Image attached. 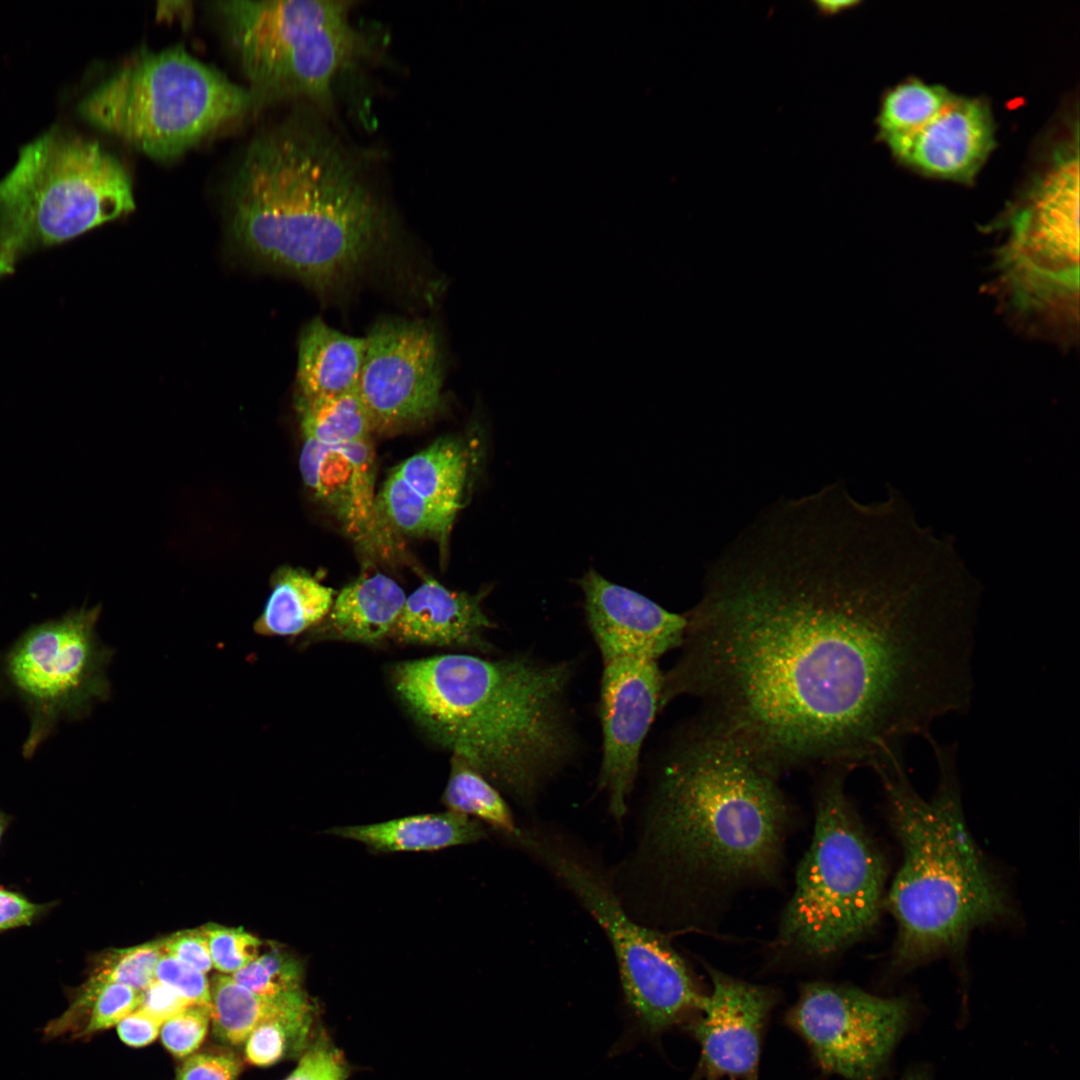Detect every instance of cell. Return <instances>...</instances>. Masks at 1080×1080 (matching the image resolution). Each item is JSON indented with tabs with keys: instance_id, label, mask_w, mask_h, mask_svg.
<instances>
[{
	"instance_id": "83f0119b",
	"label": "cell",
	"mask_w": 1080,
	"mask_h": 1080,
	"mask_svg": "<svg viewBox=\"0 0 1080 1080\" xmlns=\"http://www.w3.org/2000/svg\"><path fill=\"white\" fill-rule=\"evenodd\" d=\"M318 1007L310 997L259 1024L245 1042V1058L255 1066H270L300 1057L311 1044Z\"/></svg>"
},
{
	"instance_id": "4316f807",
	"label": "cell",
	"mask_w": 1080,
	"mask_h": 1080,
	"mask_svg": "<svg viewBox=\"0 0 1080 1080\" xmlns=\"http://www.w3.org/2000/svg\"><path fill=\"white\" fill-rule=\"evenodd\" d=\"M395 470L421 496L457 513L468 475V458L454 438H439Z\"/></svg>"
},
{
	"instance_id": "ee69618b",
	"label": "cell",
	"mask_w": 1080,
	"mask_h": 1080,
	"mask_svg": "<svg viewBox=\"0 0 1080 1080\" xmlns=\"http://www.w3.org/2000/svg\"><path fill=\"white\" fill-rule=\"evenodd\" d=\"M859 3L860 1L854 0H817L812 2L818 14L823 17L837 15L847 9L857 6Z\"/></svg>"
},
{
	"instance_id": "f546056e",
	"label": "cell",
	"mask_w": 1080,
	"mask_h": 1080,
	"mask_svg": "<svg viewBox=\"0 0 1080 1080\" xmlns=\"http://www.w3.org/2000/svg\"><path fill=\"white\" fill-rule=\"evenodd\" d=\"M305 439L323 444L368 440L373 424L357 390L334 396L296 397Z\"/></svg>"
},
{
	"instance_id": "7c38bea8",
	"label": "cell",
	"mask_w": 1080,
	"mask_h": 1080,
	"mask_svg": "<svg viewBox=\"0 0 1080 1080\" xmlns=\"http://www.w3.org/2000/svg\"><path fill=\"white\" fill-rule=\"evenodd\" d=\"M100 612L99 606L82 607L31 626L0 657L2 684L30 718L25 758L61 719H79L110 696L106 667L113 651L97 635Z\"/></svg>"
},
{
	"instance_id": "4fadbf2b",
	"label": "cell",
	"mask_w": 1080,
	"mask_h": 1080,
	"mask_svg": "<svg viewBox=\"0 0 1080 1080\" xmlns=\"http://www.w3.org/2000/svg\"><path fill=\"white\" fill-rule=\"evenodd\" d=\"M913 1012L905 996L881 997L815 981L801 986L786 1022L824 1072L848 1080H882Z\"/></svg>"
},
{
	"instance_id": "484cf974",
	"label": "cell",
	"mask_w": 1080,
	"mask_h": 1080,
	"mask_svg": "<svg viewBox=\"0 0 1080 1080\" xmlns=\"http://www.w3.org/2000/svg\"><path fill=\"white\" fill-rule=\"evenodd\" d=\"M214 1035L221 1042L240 1045L262 1022L304 1000V989L264 996L256 994L225 974L214 975L210 982Z\"/></svg>"
},
{
	"instance_id": "8d00e7d4",
	"label": "cell",
	"mask_w": 1080,
	"mask_h": 1080,
	"mask_svg": "<svg viewBox=\"0 0 1080 1080\" xmlns=\"http://www.w3.org/2000/svg\"><path fill=\"white\" fill-rule=\"evenodd\" d=\"M211 1013L205 1007L191 1005L165 1021L160 1029L165 1048L178 1058L194 1053L205 1039Z\"/></svg>"
},
{
	"instance_id": "6da1fadb",
	"label": "cell",
	"mask_w": 1080,
	"mask_h": 1080,
	"mask_svg": "<svg viewBox=\"0 0 1080 1080\" xmlns=\"http://www.w3.org/2000/svg\"><path fill=\"white\" fill-rule=\"evenodd\" d=\"M889 528L842 491L780 499L706 570L661 710L779 776L902 756L973 698L978 609L938 568H896Z\"/></svg>"
},
{
	"instance_id": "ffe728a7",
	"label": "cell",
	"mask_w": 1080,
	"mask_h": 1080,
	"mask_svg": "<svg viewBox=\"0 0 1080 1080\" xmlns=\"http://www.w3.org/2000/svg\"><path fill=\"white\" fill-rule=\"evenodd\" d=\"M482 599L483 593L452 591L426 578L406 597L390 634L405 643L483 649V634L494 624L482 609Z\"/></svg>"
},
{
	"instance_id": "8fae6325",
	"label": "cell",
	"mask_w": 1080,
	"mask_h": 1080,
	"mask_svg": "<svg viewBox=\"0 0 1080 1080\" xmlns=\"http://www.w3.org/2000/svg\"><path fill=\"white\" fill-rule=\"evenodd\" d=\"M217 7L255 103L301 97L329 108L336 81L367 48L351 21L350 1H224Z\"/></svg>"
},
{
	"instance_id": "4dcf8cb0",
	"label": "cell",
	"mask_w": 1080,
	"mask_h": 1080,
	"mask_svg": "<svg viewBox=\"0 0 1080 1080\" xmlns=\"http://www.w3.org/2000/svg\"><path fill=\"white\" fill-rule=\"evenodd\" d=\"M954 93L938 84L911 78L888 89L876 117L877 138L887 146L913 134L931 120Z\"/></svg>"
},
{
	"instance_id": "277c9868",
	"label": "cell",
	"mask_w": 1080,
	"mask_h": 1080,
	"mask_svg": "<svg viewBox=\"0 0 1080 1080\" xmlns=\"http://www.w3.org/2000/svg\"><path fill=\"white\" fill-rule=\"evenodd\" d=\"M569 661L446 654L403 661L392 683L411 716L523 806L573 760Z\"/></svg>"
},
{
	"instance_id": "9a60e30c",
	"label": "cell",
	"mask_w": 1080,
	"mask_h": 1080,
	"mask_svg": "<svg viewBox=\"0 0 1080 1080\" xmlns=\"http://www.w3.org/2000/svg\"><path fill=\"white\" fill-rule=\"evenodd\" d=\"M604 663L599 713L603 755L598 784L608 810L621 820L628 810L647 733L660 711L663 672L658 660L618 658Z\"/></svg>"
},
{
	"instance_id": "52a82bcc",
	"label": "cell",
	"mask_w": 1080,
	"mask_h": 1080,
	"mask_svg": "<svg viewBox=\"0 0 1080 1080\" xmlns=\"http://www.w3.org/2000/svg\"><path fill=\"white\" fill-rule=\"evenodd\" d=\"M130 177L98 142L52 128L0 179V280L27 255L134 209Z\"/></svg>"
},
{
	"instance_id": "d6986e66",
	"label": "cell",
	"mask_w": 1080,
	"mask_h": 1080,
	"mask_svg": "<svg viewBox=\"0 0 1080 1080\" xmlns=\"http://www.w3.org/2000/svg\"><path fill=\"white\" fill-rule=\"evenodd\" d=\"M368 440L323 444L305 439L299 460L306 486L358 537L366 536L380 520L373 495L374 453Z\"/></svg>"
},
{
	"instance_id": "5b68a950",
	"label": "cell",
	"mask_w": 1080,
	"mask_h": 1080,
	"mask_svg": "<svg viewBox=\"0 0 1080 1080\" xmlns=\"http://www.w3.org/2000/svg\"><path fill=\"white\" fill-rule=\"evenodd\" d=\"M939 782L930 800L910 783L903 757L874 768L903 851L887 904L898 925L894 962L911 966L963 944L1009 912L1007 896L964 822L956 749L929 740Z\"/></svg>"
},
{
	"instance_id": "f6af8a7d",
	"label": "cell",
	"mask_w": 1080,
	"mask_h": 1080,
	"mask_svg": "<svg viewBox=\"0 0 1080 1080\" xmlns=\"http://www.w3.org/2000/svg\"><path fill=\"white\" fill-rule=\"evenodd\" d=\"M901 1080H931L927 1071L914 1069L906 1073Z\"/></svg>"
},
{
	"instance_id": "ba28073f",
	"label": "cell",
	"mask_w": 1080,
	"mask_h": 1080,
	"mask_svg": "<svg viewBox=\"0 0 1080 1080\" xmlns=\"http://www.w3.org/2000/svg\"><path fill=\"white\" fill-rule=\"evenodd\" d=\"M255 104L182 46L145 51L94 88L81 115L146 155L174 158Z\"/></svg>"
},
{
	"instance_id": "f1b7e54d",
	"label": "cell",
	"mask_w": 1080,
	"mask_h": 1080,
	"mask_svg": "<svg viewBox=\"0 0 1080 1080\" xmlns=\"http://www.w3.org/2000/svg\"><path fill=\"white\" fill-rule=\"evenodd\" d=\"M442 801L448 810L485 822L511 842L520 832L510 806L497 787L455 755Z\"/></svg>"
},
{
	"instance_id": "60d3db41",
	"label": "cell",
	"mask_w": 1080,
	"mask_h": 1080,
	"mask_svg": "<svg viewBox=\"0 0 1080 1080\" xmlns=\"http://www.w3.org/2000/svg\"><path fill=\"white\" fill-rule=\"evenodd\" d=\"M193 1005L169 986L154 980L141 991L138 1009L163 1023Z\"/></svg>"
},
{
	"instance_id": "3957f363",
	"label": "cell",
	"mask_w": 1080,
	"mask_h": 1080,
	"mask_svg": "<svg viewBox=\"0 0 1080 1080\" xmlns=\"http://www.w3.org/2000/svg\"><path fill=\"white\" fill-rule=\"evenodd\" d=\"M230 206L241 248L321 295L353 281L392 224L360 160L321 121L256 138L232 180Z\"/></svg>"
},
{
	"instance_id": "2e32d148",
	"label": "cell",
	"mask_w": 1080,
	"mask_h": 1080,
	"mask_svg": "<svg viewBox=\"0 0 1080 1080\" xmlns=\"http://www.w3.org/2000/svg\"><path fill=\"white\" fill-rule=\"evenodd\" d=\"M707 970L711 992L689 1023L701 1048L698 1072L706 1080L724 1076L758 1080L763 1033L777 992L711 967Z\"/></svg>"
},
{
	"instance_id": "d6a6232c",
	"label": "cell",
	"mask_w": 1080,
	"mask_h": 1080,
	"mask_svg": "<svg viewBox=\"0 0 1080 1080\" xmlns=\"http://www.w3.org/2000/svg\"><path fill=\"white\" fill-rule=\"evenodd\" d=\"M163 954L161 939L129 948L111 949L97 956L89 977L143 991L155 980L156 966Z\"/></svg>"
},
{
	"instance_id": "1f68e13d",
	"label": "cell",
	"mask_w": 1080,
	"mask_h": 1080,
	"mask_svg": "<svg viewBox=\"0 0 1080 1080\" xmlns=\"http://www.w3.org/2000/svg\"><path fill=\"white\" fill-rule=\"evenodd\" d=\"M376 509L394 528L412 535H429L443 545L456 512L437 505L418 494L394 469L378 498Z\"/></svg>"
},
{
	"instance_id": "ab89813d",
	"label": "cell",
	"mask_w": 1080,
	"mask_h": 1080,
	"mask_svg": "<svg viewBox=\"0 0 1080 1080\" xmlns=\"http://www.w3.org/2000/svg\"><path fill=\"white\" fill-rule=\"evenodd\" d=\"M161 940L165 954L204 974L213 968L208 943L201 927L181 930Z\"/></svg>"
},
{
	"instance_id": "e575fe53",
	"label": "cell",
	"mask_w": 1080,
	"mask_h": 1080,
	"mask_svg": "<svg viewBox=\"0 0 1080 1080\" xmlns=\"http://www.w3.org/2000/svg\"><path fill=\"white\" fill-rule=\"evenodd\" d=\"M201 929L213 967L225 975L234 974L260 955L262 941L241 927L207 923Z\"/></svg>"
},
{
	"instance_id": "f35d334b",
	"label": "cell",
	"mask_w": 1080,
	"mask_h": 1080,
	"mask_svg": "<svg viewBox=\"0 0 1080 1080\" xmlns=\"http://www.w3.org/2000/svg\"><path fill=\"white\" fill-rule=\"evenodd\" d=\"M240 1071L241 1063L231 1052H202L182 1063L176 1080H237Z\"/></svg>"
},
{
	"instance_id": "d590c367",
	"label": "cell",
	"mask_w": 1080,
	"mask_h": 1080,
	"mask_svg": "<svg viewBox=\"0 0 1080 1080\" xmlns=\"http://www.w3.org/2000/svg\"><path fill=\"white\" fill-rule=\"evenodd\" d=\"M350 1067L343 1053L324 1031L299 1057L296 1068L284 1080H347Z\"/></svg>"
},
{
	"instance_id": "7a4b0ae2",
	"label": "cell",
	"mask_w": 1080,
	"mask_h": 1080,
	"mask_svg": "<svg viewBox=\"0 0 1080 1080\" xmlns=\"http://www.w3.org/2000/svg\"><path fill=\"white\" fill-rule=\"evenodd\" d=\"M778 776L693 721L665 754L634 848L610 874L626 909L667 933L697 930L775 880L791 809Z\"/></svg>"
},
{
	"instance_id": "e0dca14e",
	"label": "cell",
	"mask_w": 1080,
	"mask_h": 1080,
	"mask_svg": "<svg viewBox=\"0 0 1080 1080\" xmlns=\"http://www.w3.org/2000/svg\"><path fill=\"white\" fill-rule=\"evenodd\" d=\"M578 582L584 593L587 623L603 662L618 658L658 660L680 647L685 615L608 581L594 569Z\"/></svg>"
},
{
	"instance_id": "d4e9b609",
	"label": "cell",
	"mask_w": 1080,
	"mask_h": 1080,
	"mask_svg": "<svg viewBox=\"0 0 1080 1080\" xmlns=\"http://www.w3.org/2000/svg\"><path fill=\"white\" fill-rule=\"evenodd\" d=\"M140 1003L141 991L89 977L80 987L69 992L68 1008L44 1026V1038L89 1039L117 1025L138 1009Z\"/></svg>"
},
{
	"instance_id": "ac0fdd59",
	"label": "cell",
	"mask_w": 1080,
	"mask_h": 1080,
	"mask_svg": "<svg viewBox=\"0 0 1080 1080\" xmlns=\"http://www.w3.org/2000/svg\"><path fill=\"white\" fill-rule=\"evenodd\" d=\"M995 146V125L984 99L954 94L913 134L888 146L904 164L929 176L968 183Z\"/></svg>"
},
{
	"instance_id": "7402d4cb",
	"label": "cell",
	"mask_w": 1080,
	"mask_h": 1080,
	"mask_svg": "<svg viewBox=\"0 0 1080 1080\" xmlns=\"http://www.w3.org/2000/svg\"><path fill=\"white\" fill-rule=\"evenodd\" d=\"M328 833L361 842L377 852L435 851L487 837L478 820L450 810L376 824L334 827Z\"/></svg>"
},
{
	"instance_id": "836d02e7",
	"label": "cell",
	"mask_w": 1080,
	"mask_h": 1080,
	"mask_svg": "<svg viewBox=\"0 0 1080 1080\" xmlns=\"http://www.w3.org/2000/svg\"><path fill=\"white\" fill-rule=\"evenodd\" d=\"M304 970L296 956L272 948L230 976L256 994L276 996L303 989Z\"/></svg>"
},
{
	"instance_id": "9c48e42d",
	"label": "cell",
	"mask_w": 1080,
	"mask_h": 1080,
	"mask_svg": "<svg viewBox=\"0 0 1080 1080\" xmlns=\"http://www.w3.org/2000/svg\"><path fill=\"white\" fill-rule=\"evenodd\" d=\"M515 845L534 856L601 927L615 955L625 1002L643 1032L658 1035L692 1021L704 998L668 937L641 923L618 897L611 875L565 834L522 828Z\"/></svg>"
},
{
	"instance_id": "7bdbcfd3",
	"label": "cell",
	"mask_w": 1080,
	"mask_h": 1080,
	"mask_svg": "<svg viewBox=\"0 0 1080 1080\" xmlns=\"http://www.w3.org/2000/svg\"><path fill=\"white\" fill-rule=\"evenodd\" d=\"M162 1023L140 1009H136L117 1024L120 1039L131 1047H143L153 1042L160 1033Z\"/></svg>"
},
{
	"instance_id": "cb8c5ba5",
	"label": "cell",
	"mask_w": 1080,
	"mask_h": 1080,
	"mask_svg": "<svg viewBox=\"0 0 1080 1080\" xmlns=\"http://www.w3.org/2000/svg\"><path fill=\"white\" fill-rule=\"evenodd\" d=\"M334 593L302 569L283 568L272 579L271 592L254 622V632L266 637L298 636L328 614Z\"/></svg>"
},
{
	"instance_id": "bcb514c9",
	"label": "cell",
	"mask_w": 1080,
	"mask_h": 1080,
	"mask_svg": "<svg viewBox=\"0 0 1080 1080\" xmlns=\"http://www.w3.org/2000/svg\"><path fill=\"white\" fill-rule=\"evenodd\" d=\"M5 824H6V820H5L4 816L0 813V838H1V835H2V833L4 831Z\"/></svg>"
},
{
	"instance_id": "603a6c76",
	"label": "cell",
	"mask_w": 1080,
	"mask_h": 1080,
	"mask_svg": "<svg viewBox=\"0 0 1080 1080\" xmlns=\"http://www.w3.org/2000/svg\"><path fill=\"white\" fill-rule=\"evenodd\" d=\"M405 600L403 589L386 575L360 577L336 596L331 627L342 639L376 642L391 633Z\"/></svg>"
},
{
	"instance_id": "8992f818",
	"label": "cell",
	"mask_w": 1080,
	"mask_h": 1080,
	"mask_svg": "<svg viewBox=\"0 0 1080 1080\" xmlns=\"http://www.w3.org/2000/svg\"><path fill=\"white\" fill-rule=\"evenodd\" d=\"M848 771L828 768L815 799L814 829L775 945L826 961L863 939L879 920L886 870L845 790Z\"/></svg>"
},
{
	"instance_id": "44dd1931",
	"label": "cell",
	"mask_w": 1080,
	"mask_h": 1080,
	"mask_svg": "<svg viewBox=\"0 0 1080 1080\" xmlns=\"http://www.w3.org/2000/svg\"><path fill=\"white\" fill-rule=\"evenodd\" d=\"M366 338L344 334L321 318L302 330L298 345L297 396L316 398L357 390Z\"/></svg>"
},
{
	"instance_id": "b9f144b4",
	"label": "cell",
	"mask_w": 1080,
	"mask_h": 1080,
	"mask_svg": "<svg viewBox=\"0 0 1080 1080\" xmlns=\"http://www.w3.org/2000/svg\"><path fill=\"white\" fill-rule=\"evenodd\" d=\"M44 909L43 905L0 888V931L30 925Z\"/></svg>"
},
{
	"instance_id": "74e56055",
	"label": "cell",
	"mask_w": 1080,
	"mask_h": 1080,
	"mask_svg": "<svg viewBox=\"0 0 1080 1080\" xmlns=\"http://www.w3.org/2000/svg\"><path fill=\"white\" fill-rule=\"evenodd\" d=\"M155 980L169 986L193 1005L212 1012L210 983L205 974L194 967L163 954L156 966Z\"/></svg>"
},
{
	"instance_id": "5bb4252c",
	"label": "cell",
	"mask_w": 1080,
	"mask_h": 1080,
	"mask_svg": "<svg viewBox=\"0 0 1080 1080\" xmlns=\"http://www.w3.org/2000/svg\"><path fill=\"white\" fill-rule=\"evenodd\" d=\"M366 338L357 385L375 428H394L430 418L441 407L443 358L430 322L389 317Z\"/></svg>"
},
{
	"instance_id": "30bf717a",
	"label": "cell",
	"mask_w": 1080,
	"mask_h": 1080,
	"mask_svg": "<svg viewBox=\"0 0 1080 1080\" xmlns=\"http://www.w3.org/2000/svg\"><path fill=\"white\" fill-rule=\"evenodd\" d=\"M1079 160L1058 159L1006 220L991 290L1029 331L1072 340L1078 325Z\"/></svg>"
}]
</instances>
